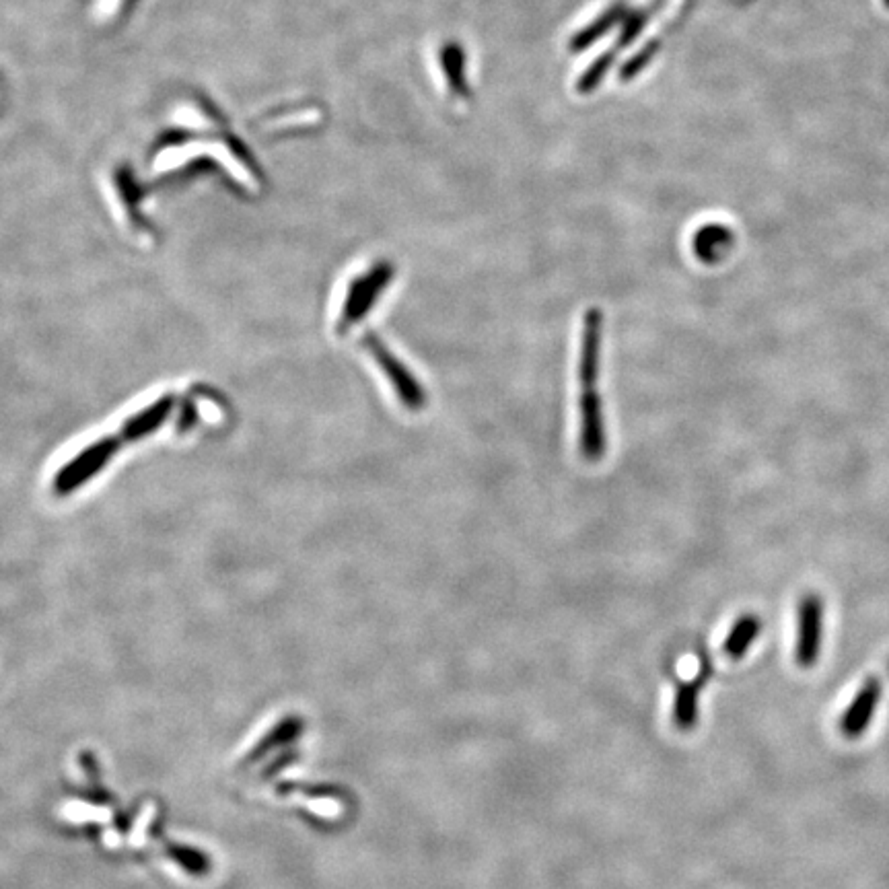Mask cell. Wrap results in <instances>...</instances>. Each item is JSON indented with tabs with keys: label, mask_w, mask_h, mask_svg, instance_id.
Masks as SVG:
<instances>
[{
	"label": "cell",
	"mask_w": 889,
	"mask_h": 889,
	"mask_svg": "<svg viewBox=\"0 0 889 889\" xmlns=\"http://www.w3.org/2000/svg\"><path fill=\"white\" fill-rule=\"evenodd\" d=\"M601 326L603 317L599 309H589L583 322V342H581V451L587 459L595 461L606 451V426H603V410L599 398V357H601Z\"/></svg>",
	"instance_id": "obj_1"
},
{
	"label": "cell",
	"mask_w": 889,
	"mask_h": 889,
	"mask_svg": "<svg viewBox=\"0 0 889 889\" xmlns=\"http://www.w3.org/2000/svg\"><path fill=\"white\" fill-rule=\"evenodd\" d=\"M394 266L389 262L375 264L367 274L357 276L352 280L350 289L346 293L340 319H338V332H348L354 324H359L361 319L367 317L371 307L377 303L379 295L387 289V284L394 278Z\"/></svg>",
	"instance_id": "obj_2"
},
{
	"label": "cell",
	"mask_w": 889,
	"mask_h": 889,
	"mask_svg": "<svg viewBox=\"0 0 889 889\" xmlns=\"http://www.w3.org/2000/svg\"><path fill=\"white\" fill-rule=\"evenodd\" d=\"M363 344L371 352V357L375 359L379 369L385 373L391 387L396 389L400 402L410 410L424 408L426 394L422 385L416 381V377L406 369V365L396 357V354L385 346V342L377 334L367 332Z\"/></svg>",
	"instance_id": "obj_3"
},
{
	"label": "cell",
	"mask_w": 889,
	"mask_h": 889,
	"mask_svg": "<svg viewBox=\"0 0 889 889\" xmlns=\"http://www.w3.org/2000/svg\"><path fill=\"white\" fill-rule=\"evenodd\" d=\"M116 449H118V443L110 437L91 443L87 449H83L79 455L70 459L66 466L60 468V472L56 474V480H54V490L58 494H68V492L77 490L79 486L89 482L105 464H108V459L116 453Z\"/></svg>",
	"instance_id": "obj_4"
},
{
	"label": "cell",
	"mask_w": 889,
	"mask_h": 889,
	"mask_svg": "<svg viewBox=\"0 0 889 889\" xmlns=\"http://www.w3.org/2000/svg\"><path fill=\"white\" fill-rule=\"evenodd\" d=\"M822 624L824 606L817 595H807L801 601L799 610V638H797V661L801 667L815 665L822 647Z\"/></svg>",
	"instance_id": "obj_5"
},
{
	"label": "cell",
	"mask_w": 889,
	"mask_h": 889,
	"mask_svg": "<svg viewBox=\"0 0 889 889\" xmlns=\"http://www.w3.org/2000/svg\"><path fill=\"white\" fill-rule=\"evenodd\" d=\"M881 698V682L871 678L865 682V686L857 692V696L852 698V702L848 704L846 713L840 721V729L846 737L855 739L859 735H863L871 723V719L875 717V710Z\"/></svg>",
	"instance_id": "obj_6"
},
{
	"label": "cell",
	"mask_w": 889,
	"mask_h": 889,
	"mask_svg": "<svg viewBox=\"0 0 889 889\" xmlns=\"http://www.w3.org/2000/svg\"><path fill=\"white\" fill-rule=\"evenodd\" d=\"M733 241H735V237L729 227L713 223V225H704L698 229L692 245H694V254L704 264H717L729 254V250L733 247Z\"/></svg>",
	"instance_id": "obj_7"
},
{
	"label": "cell",
	"mask_w": 889,
	"mask_h": 889,
	"mask_svg": "<svg viewBox=\"0 0 889 889\" xmlns=\"http://www.w3.org/2000/svg\"><path fill=\"white\" fill-rule=\"evenodd\" d=\"M704 680H706V669L700 673L698 680L682 684L678 688V692H675L673 721L682 731L694 729V725L698 721V700H700V690H702Z\"/></svg>",
	"instance_id": "obj_8"
},
{
	"label": "cell",
	"mask_w": 889,
	"mask_h": 889,
	"mask_svg": "<svg viewBox=\"0 0 889 889\" xmlns=\"http://www.w3.org/2000/svg\"><path fill=\"white\" fill-rule=\"evenodd\" d=\"M171 408H173V398H171V396H165V398L157 400L153 406L145 408L140 414H136L134 418H130V420L124 424V429H122L124 439H128V441H136V439H140V437L155 433V431L159 429V426H161V422L169 416Z\"/></svg>",
	"instance_id": "obj_9"
},
{
	"label": "cell",
	"mask_w": 889,
	"mask_h": 889,
	"mask_svg": "<svg viewBox=\"0 0 889 889\" xmlns=\"http://www.w3.org/2000/svg\"><path fill=\"white\" fill-rule=\"evenodd\" d=\"M760 630H762V622H760V618H756V616H752V614L741 616V618L735 622V626L731 628L729 636L725 638L723 651H725L731 659H739V657H743L745 653H748V649L752 647V643L756 640V636L760 634Z\"/></svg>",
	"instance_id": "obj_10"
},
{
	"label": "cell",
	"mask_w": 889,
	"mask_h": 889,
	"mask_svg": "<svg viewBox=\"0 0 889 889\" xmlns=\"http://www.w3.org/2000/svg\"><path fill=\"white\" fill-rule=\"evenodd\" d=\"M299 733H301V721L299 719H284L282 723H278L258 745L256 748L245 756V760H243V764L245 766H252V764H256V762H260L270 750H276V748H280V745H284V743H289L291 739H295V737H299Z\"/></svg>",
	"instance_id": "obj_11"
},
{
	"label": "cell",
	"mask_w": 889,
	"mask_h": 889,
	"mask_svg": "<svg viewBox=\"0 0 889 889\" xmlns=\"http://www.w3.org/2000/svg\"><path fill=\"white\" fill-rule=\"evenodd\" d=\"M622 19V7L618 5V7H614V9H610V11H606L603 13L597 21H593L591 25H587L583 31H579L577 35H575V40L571 42V48L577 52H581V50H587L591 44H595L599 38H603V35H606L618 21Z\"/></svg>",
	"instance_id": "obj_12"
},
{
	"label": "cell",
	"mask_w": 889,
	"mask_h": 889,
	"mask_svg": "<svg viewBox=\"0 0 889 889\" xmlns=\"http://www.w3.org/2000/svg\"><path fill=\"white\" fill-rule=\"evenodd\" d=\"M167 852H169V857L182 869H186L190 875H206L210 871L208 857L196 848H190L184 844H169Z\"/></svg>",
	"instance_id": "obj_13"
},
{
	"label": "cell",
	"mask_w": 889,
	"mask_h": 889,
	"mask_svg": "<svg viewBox=\"0 0 889 889\" xmlns=\"http://www.w3.org/2000/svg\"><path fill=\"white\" fill-rule=\"evenodd\" d=\"M441 60H443V68H445V73H447L451 89L455 93H466V70H464V62L466 60H464V50H461L455 44H451V46L443 48Z\"/></svg>",
	"instance_id": "obj_14"
},
{
	"label": "cell",
	"mask_w": 889,
	"mask_h": 889,
	"mask_svg": "<svg viewBox=\"0 0 889 889\" xmlns=\"http://www.w3.org/2000/svg\"><path fill=\"white\" fill-rule=\"evenodd\" d=\"M614 56H616V52H608V54L599 56V58L591 64V68L587 70V73H585V75L581 77V81H579V91H581V93H589V91H593V89L599 85V81H601L603 77H606L608 68L612 66Z\"/></svg>",
	"instance_id": "obj_15"
},
{
	"label": "cell",
	"mask_w": 889,
	"mask_h": 889,
	"mask_svg": "<svg viewBox=\"0 0 889 889\" xmlns=\"http://www.w3.org/2000/svg\"><path fill=\"white\" fill-rule=\"evenodd\" d=\"M651 13H653V9H649V11H640V13H634V15H630V17H626V23H624V29H622V33H620V40H618V44H616V50L614 52H618L620 48H624V46H628L636 35L645 29V25L649 23V17H651Z\"/></svg>",
	"instance_id": "obj_16"
},
{
	"label": "cell",
	"mask_w": 889,
	"mask_h": 889,
	"mask_svg": "<svg viewBox=\"0 0 889 889\" xmlns=\"http://www.w3.org/2000/svg\"><path fill=\"white\" fill-rule=\"evenodd\" d=\"M655 52H657V44H649L643 52L636 54V56L622 68L620 77H622V79H632L636 73H640V70H643V68L649 64V60L655 56Z\"/></svg>",
	"instance_id": "obj_17"
},
{
	"label": "cell",
	"mask_w": 889,
	"mask_h": 889,
	"mask_svg": "<svg viewBox=\"0 0 889 889\" xmlns=\"http://www.w3.org/2000/svg\"><path fill=\"white\" fill-rule=\"evenodd\" d=\"M883 5L889 9V0H883Z\"/></svg>",
	"instance_id": "obj_18"
}]
</instances>
